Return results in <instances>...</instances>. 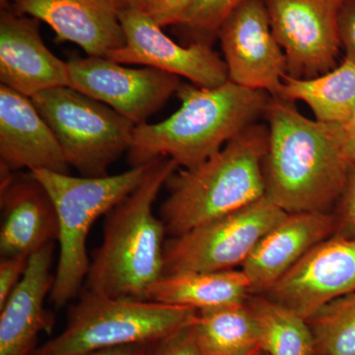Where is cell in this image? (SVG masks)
<instances>
[{
	"label": "cell",
	"mask_w": 355,
	"mask_h": 355,
	"mask_svg": "<svg viewBox=\"0 0 355 355\" xmlns=\"http://www.w3.org/2000/svg\"><path fill=\"white\" fill-rule=\"evenodd\" d=\"M127 43L107 57L119 64L153 67L189 79L193 85L214 88L229 81L225 62L209 44L175 43L148 15L125 7L120 13Z\"/></svg>",
	"instance_id": "cell-12"
},
{
	"label": "cell",
	"mask_w": 355,
	"mask_h": 355,
	"mask_svg": "<svg viewBox=\"0 0 355 355\" xmlns=\"http://www.w3.org/2000/svg\"><path fill=\"white\" fill-rule=\"evenodd\" d=\"M306 321L316 355H355V292L322 306Z\"/></svg>",
	"instance_id": "cell-24"
},
{
	"label": "cell",
	"mask_w": 355,
	"mask_h": 355,
	"mask_svg": "<svg viewBox=\"0 0 355 355\" xmlns=\"http://www.w3.org/2000/svg\"><path fill=\"white\" fill-rule=\"evenodd\" d=\"M229 81L279 98L287 60L263 0H244L218 30Z\"/></svg>",
	"instance_id": "cell-11"
},
{
	"label": "cell",
	"mask_w": 355,
	"mask_h": 355,
	"mask_svg": "<svg viewBox=\"0 0 355 355\" xmlns=\"http://www.w3.org/2000/svg\"><path fill=\"white\" fill-rule=\"evenodd\" d=\"M266 355H316L307 321L297 313L266 295L252 294L247 300Z\"/></svg>",
	"instance_id": "cell-23"
},
{
	"label": "cell",
	"mask_w": 355,
	"mask_h": 355,
	"mask_svg": "<svg viewBox=\"0 0 355 355\" xmlns=\"http://www.w3.org/2000/svg\"><path fill=\"white\" fill-rule=\"evenodd\" d=\"M243 355H266V354L261 347H257V349H252L251 352Z\"/></svg>",
	"instance_id": "cell-33"
},
{
	"label": "cell",
	"mask_w": 355,
	"mask_h": 355,
	"mask_svg": "<svg viewBox=\"0 0 355 355\" xmlns=\"http://www.w3.org/2000/svg\"><path fill=\"white\" fill-rule=\"evenodd\" d=\"M265 116L266 197L287 214L328 212L342 197L354 168L343 125L311 120L294 103L277 98Z\"/></svg>",
	"instance_id": "cell-1"
},
{
	"label": "cell",
	"mask_w": 355,
	"mask_h": 355,
	"mask_svg": "<svg viewBox=\"0 0 355 355\" xmlns=\"http://www.w3.org/2000/svg\"><path fill=\"white\" fill-rule=\"evenodd\" d=\"M268 130L250 125L202 163L173 174L159 217L170 237L184 234L266 197Z\"/></svg>",
	"instance_id": "cell-4"
},
{
	"label": "cell",
	"mask_w": 355,
	"mask_h": 355,
	"mask_svg": "<svg viewBox=\"0 0 355 355\" xmlns=\"http://www.w3.org/2000/svg\"><path fill=\"white\" fill-rule=\"evenodd\" d=\"M151 355H202L196 340L193 324L154 343Z\"/></svg>",
	"instance_id": "cell-26"
},
{
	"label": "cell",
	"mask_w": 355,
	"mask_h": 355,
	"mask_svg": "<svg viewBox=\"0 0 355 355\" xmlns=\"http://www.w3.org/2000/svg\"><path fill=\"white\" fill-rule=\"evenodd\" d=\"M193 328L202 355H243L261 347L247 301L198 311Z\"/></svg>",
	"instance_id": "cell-22"
},
{
	"label": "cell",
	"mask_w": 355,
	"mask_h": 355,
	"mask_svg": "<svg viewBox=\"0 0 355 355\" xmlns=\"http://www.w3.org/2000/svg\"><path fill=\"white\" fill-rule=\"evenodd\" d=\"M198 311L147 299L110 297L84 289L62 334L32 355H80L151 343L195 323Z\"/></svg>",
	"instance_id": "cell-6"
},
{
	"label": "cell",
	"mask_w": 355,
	"mask_h": 355,
	"mask_svg": "<svg viewBox=\"0 0 355 355\" xmlns=\"http://www.w3.org/2000/svg\"><path fill=\"white\" fill-rule=\"evenodd\" d=\"M244 0H191L184 26L202 34L218 32L226 17Z\"/></svg>",
	"instance_id": "cell-25"
},
{
	"label": "cell",
	"mask_w": 355,
	"mask_h": 355,
	"mask_svg": "<svg viewBox=\"0 0 355 355\" xmlns=\"http://www.w3.org/2000/svg\"><path fill=\"white\" fill-rule=\"evenodd\" d=\"M287 212L268 197L165 243L164 275L216 272L242 266Z\"/></svg>",
	"instance_id": "cell-8"
},
{
	"label": "cell",
	"mask_w": 355,
	"mask_h": 355,
	"mask_svg": "<svg viewBox=\"0 0 355 355\" xmlns=\"http://www.w3.org/2000/svg\"><path fill=\"white\" fill-rule=\"evenodd\" d=\"M0 83L29 98L69 86V65L46 48L37 19L4 7L0 14Z\"/></svg>",
	"instance_id": "cell-16"
},
{
	"label": "cell",
	"mask_w": 355,
	"mask_h": 355,
	"mask_svg": "<svg viewBox=\"0 0 355 355\" xmlns=\"http://www.w3.org/2000/svg\"><path fill=\"white\" fill-rule=\"evenodd\" d=\"M55 243L30 256L19 284L0 308V355H32L40 334L51 333L55 315L44 308L55 282Z\"/></svg>",
	"instance_id": "cell-19"
},
{
	"label": "cell",
	"mask_w": 355,
	"mask_h": 355,
	"mask_svg": "<svg viewBox=\"0 0 355 355\" xmlns=\"http://www.w3.org/2000/svg\"><path fill=\"white\" fill-rule=\"evenodd\" d=\"M355 292V237L334 234L319 243L266 294L308 319L322 306Z\"/></svg>",
	"instance_id": "cell-13"
},
{
	"label": "cell",
	"mask_w": 355,
	"mask_h": 355,
	"mask_svg": "<svg viewBox=\"0 0 355 355\" xmlns=\"http://www.w3.org/2000/svg\"><path fill=\"white\" fill-rule=\"evenodd\" d=\"M153 345L154 343H137V345H125V347L94 350V352H86L80 355H151Z\"/></svg>",
	"instance_id": "cell-30"
},
{
	"label": "cell",
	"mask_w": 355,
	"mask_h": 355,
	"mask_svg": "<svg viewBox=\"0 0 355 355\" xmlns=\"http://www.w3.org/2000/svg\"><path fill=\"white\" fill-rule=\"evenodd\" d=\"M0 254L32 256L58 241L60 226L55 203L31 172L0 166Z\"/></svg>",
	"instance_id": "cell-14"
},
{
	"label": "cell",
	"mask_w": 355,
	"mask_h": 355,
	"mask_svg": "<svg viewBox=\"0 0 355 355\" xmlns=\"http://www.w3.org/2000/svg\"><path fill=\"white\" fill-rule=\"evenodd\" d=\"M30 257L14 256L0 261V308L17 287L27 270Z\"/></svg>",
	"instance_id": "cell-28"
},
{
	"label": "cell",
	"mask_w": 355,
	"mask_h": 355,
	"mask_svg": "<svg viewBox=\"0 0 355 355\" xmlns=\"http://www.w3.org/2000/svg\"><path fill=\"white\" fill-rule=\"evenodd\" d=\"M177 94L182 104L172 116L135 127L128 151L132 167L160 157L184 169L195 167L265 116L272 99L231 81L214 88L181 84Z\"/></svg>",
	"instance_id": "cell-2"
},
{
	"label": "cell",
	"mask_w": 355,
	"mask_h": 355,
	"mask_svg": "<svg viewBox=\"0 0 355 355\" xmlns=\"http://www.w3.org/2000/svg\"><path fill=\"white\" fill-rule=\"evenodd\" d=\"M251 284L242 270L164 275L148 292V300L197 311L246 302Z\"/></svg>",
	"instance_id": "cell-20"
},
{
	"label": "cell",
	"mask_w": 355,
	"mask_h": 355,
	"mask_svg": "<svg viewBox=\"0 0 355 355\" xmlns=\"http://www.w3.org/2000/svg\"><path fill=\"white\" fill-rule=\"evenodd\" d=\"M338 33L345 58L355 62V3L343 2L338 15Z\"/></svg>",
	"instance_id": "cell-29"
},
{
	"label": "cell",
	"mask_w": 355,
	"mask_h": 355,
	"mask_svg": "<svg viewBox=\"0 0 355 355\" xmlns=\"http://www.w3.org/2000/svg\"><path fill=\"white\" fill-rule=\"evenodd\" d=\"M343 130L345 135V148H347V155L352 165H355V111L350 116L347 123H343Z\"/></svg>",
	"instance_id": "cell-31"
},
{
	"label": "cell",
	"mask_w": 355,
	"mask_h": 355,
	"mask_svg": "<svg viewBox=\"0 0 355 355\" xmlns=\"http://www.w3.org/2000/svg\"><path fill=\"white\" fill-rule=\"evenodd\" d=\"M150 164L99 178L73 177L44 169L30 171L43 184L57 209L60 257L50 294L55 307L67 305L85 284L90 266L86 245L93 224L141 183Z\"/></svg>",
	"instance_id": "cell-5"
},
{
	"label": "cell",
	"mask_w": 355,
	"mask_h": 355,
	"mask_svg": "<svg viewBox=\"0 0 355 355\" xmlns=\"http://www.w3.org/2000/svg\"><path fill=\"white\" fill-rule=\"evenodd\" d=\"M31 99L57 137L67 164L81 176H108L111 165L130 149L137 125L76 89L51 88Z\"/></svg>",
	"instance_id": "cell-7"
},
{
	"label": "cell",
	"mask_w": 355,
	"mask_h": 355,
	"mask_svg": "<svg viewBox=\"0 0 355 355\" xmlns=\"http://www.w3.org/2000/svg\"><path fill=\"white\" fill-rule=\"evenodd\" d=\"M0 166L69 174L60 142L31 98L0 85Z\"/></svg>",
	"instance_id": "cell-18"
},
{
	"label": "cell",
	"mask_w": 355,
	"mask_h": 355,
	"mask_svg": "<svg viewBox=\"0 0 355 355\" xmlns=\"http://www.w3.org/2000/svg\"><path fill=\"white\" fill-rule=\"evenodd\" d=\"M277 99L304 102L315 120L343 125L355 111V62L345 58L335 69L311 78L286 76Z\"/></svg>",
	"instance_id": "cell-21"
},
{
	"label": "cell",
	"mask_w": 355,
	"mask_h": 355,
	"mask_svg": "<svg viewBox=\"0 0 355 355\" xmlns=\"http://www.w3.org/2000/svg\"><path fill=\"white\" fill-rule=\"evenodd\" d=\"M275 39L287 60V76L311 78L336 67L338 15L343 0H263Z\"/></svg>",
	"instance_id": "cell-9"
},
{
	"label": "cell",
	"mask_w": 355,
	"mask_h": 355,
	"mask_svg": "<svg viewBox=\"0 0 355 355\" xmlns=\"http://www.w3.org/2000/svg\"><path fill=\"white\" fill-rule=\"evenodd\" d=\"M335 214L323 211L286 214L254 248L242 265L252 294L266 295L312 248L335 234Z\"/></svg>",
	"instance_id": "cell-17"
},
{
	"label": "cell",
	"mask_w": 355,
	"mask_h": 355,
	"mask_svg": "<svg viewBox=\"0 0 355 355\" xmlns=\"http://www.w3.org/2000/svg\"><path fill=\"white\" fill-rule=\"evenodd\" d=\"M69 87L111 107L137 125L146 123L181 86L180 77L144 67L130 69L110 58L67 62Z\"/></svg>",
	"instance_id": "cell-10"
},
{
	"label": "cell",
	"mask_w": 355,
	"mask_h": 355,
	"mask_svg": "<svg viewBox=\"0 0 355 355\" xmlns=\"http://www.w3.org/2000/svg\"><path fill=\"white\" fill-rule=\"evenodd\" d=\"M335 234L355 237V165L338 202Z\"/></svg>",
	"instance_id": "cell-27"
},
{
	"label": "cell",
	"mask_w": 355,
	"mask_h": 355,
	"mask_svg": "<svg viewBox=\"0 0 355 355\" xmlns=\"http://www.w3.org/2000/svg\"><path fill=\"white\" fill-rule=\"evenodd\" d=\"M13 10L46 23L58 42H71L88 57L107 58L127 43L120 0H12Z\"/></svg>",
	"instance_id": "cell-15"
},
{
	"label": "cell",
	"mask_w": 355,
	"mask_h": 355,
	"mask_svg": "<svg viewBox=\"0 0 355 355\" xmlns=\"http://www.w3.org/2000/svg\"><path fill=\"white\" fill-rule=\"evenodd\" d=\"M343 2H352V3H355V0H343Z\"/></svg>",
	"instance_id": "cell-35"
},
{
	"label": "cell",
	"mask_w": 355,
	"mask_h": 355,
	"mask_svg": "<svg viewBox=\"0 0 355 355\" xmlns=\"http://www.w3.org/2000/svg\"><path fill=\"white\" fill-rule=\"evenodd\" d=\"M120 1L123 8L132 7V8L139 9V10H144L150 3L151 0H120Z\"/></svg>",
	"instance_id": "cell-32"
},
{
	"label": "cell",
	"mask_w": 355,
	"mask_h": 355,
	"mask_svg": "<svg viewBox=\"0 0 355 355\" xmlns=\"http://www.w3.org/2000/svg\"><path fill=\"white\" fill-rule=\"evenodd\" d=\"M177 167L171 158L155 159L141 183L110 210L101 245L90 260L86 291L147 299L151 287L164 277L167 231L153 205Z\"/></svg>",
	"instance_id": "cell-3"
},
{
	"label": "cell",
	"mask_w": 355,
	"mask_h": 355,
	"mask_svg": "<svg viewBox=\"0 0 355 355\" xmlns=\"http://www.w3.org/2000/svg\"><path fill=\"white\" fill-rule=\"evenodd\" d=\"M12 0H0V3H1V6H6V4L8 3V2H11Z\"/></svg>",
	"instance_id": "cell-34"
}]
</instances>
